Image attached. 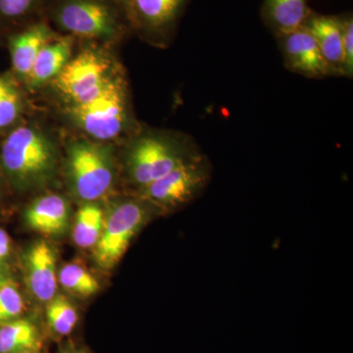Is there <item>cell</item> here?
Segmentation results:
<instances>
[{
  "label": "cell",
  "instance_id": "4",
  "mask_svg": "<svg viewBox=\"0 0 353 353\" xmlns=\"http://www.w3.org/2000/svg\"><path fill=\"white\" fill-rule=\"evenodd\" d=\"M72 119L92 139L110 141L123 132L127 122L126 88L122 79L111 77L90 101L73 104Z\"/></svg>",
  "mask_w": 353,
  "mask_h": 353
},
{
  "label": "cell",
  "instance_id": "27",
  "mask_svg": "<svg viewBox=\"0 0 353 353\" xmlns=\"http://www.w3.org/2000/svg\"><path fill=\"white\" fill-rule=\"evenodd\" d=\"M6 283H7V280H6V277H4V276L2 275L1 273H0V288H1L2 285L6 284Z\"/></svg>",
  "mask_w": 353,
  "mask_h": 353
},
{
  "label": "cell",
  "instance_id": "15",
  "mask_svg": "<svg viewBox=\"0 0 353 353\" xmlns=\"http://www.w3.org/2000/svg\"><path fill=\"white\" fill-rule=\"evenodd\" d=\"M73 37L54 39L46 44L41 50L31 73L27 77L28 85L32 88L41 87L50 80H54L71 57Z\"/></svg>",
  "mask_w": 353,
  "mask_h": 353
},
{
  "label": "cell",
  "instance_id": "20",
  "mask_svg": "<svg viewBox=\"0 0 353 353\" xmlns=\"http://www.w3.org/2000/svg\"><path fill=\"white\" fill-rule=\"evenodd\" d=\"M23 109L22 94L12 77L0 75V130L10 127Z\"/></svg>",
  "mask_w": 353,
  "mask_h": 353
},
{
  "label": "cell",
  "instance_id": "16",
  "mask_svg": "<svg viewBox=\"0 0 353 353\" xmlns=\"http://www.w3.org/2000/svg\"><path fill=\"white\" fill-rule=\"evenodd\" d=\"M43 347V334L32 320L19 317L0 325V353L41 352Z\"/></svg>",
  "mask_w": 353,
  "mask_h": 353
},
{
  "label": "cell",
  "instance_id": "17",
  "mask_svg": "<svg viewBox=\"0 0 353 353\" xmlns=\"http://www.w3.org/2000/svg\"><path fill=\"white\" fill-rule=\"evenodd\" d=\"M309 14L308 0H265V21L278 37L303 27Z\"/></svg>",
  "mask_w": 353,
  "mask_h": 353
},
{
  "label": "cell",
  "instance_id": "21",
  "mask_svg": "<svg viewBox=\"0 0 353 353\" xmlns=\"http://www.w3.org/2000/svg\"><path fill=\"white\" fill-rule=\"evenodd\" d=\"M59 282L65 289L79 296H92L101 289L99 281L83 266L76 263L62 267L59 272Z\"/></svg>",
  "mask_w": 353,
  "mask_h": 353
},
{
  "label": "cell",
  "instance_id": "29",
  "mask_svg": "<svg viewBox=\"0 0 353 353\" xmlns=\"http://www.w3.org/2000/svg\"><path fill=\"white\" fill-rule=\"evenodd\" d=\"M20 353H41V352H20Z\"/></svg>",
  "mask_w": 353,
  "mask_h": 353
},
{
  "label": "cell",
  "instance_id": "9",
  "mask_svg": "<svg viewBox=\"0 0 353 353\" xmlns=\"http://www.w3.org/2000/svg\"><path fill=\"white\" fill-rule=\"evenodd\" d=\"M188 0H126L128 19L139 31L152 36L168 34L175 27Z\"/></svg>",
  "mask_w": 353,
  "mask_h": 353
},
{
  "label": "cell",
  "instance_id": "5",
  "mask_svg": "<svg viewBox=\"0 0 353 353\" xmlns=\"http://www.w3.org/2000/svg\"><path fill=\"white\" fill-rule=\"evenodd\" d=\"M211 179V165L208 158L201 155L176 167L139 192L158 210H173L190 203L202 194Z\"/></svg>",
  "mask_w": 353,
  "mask_h": 353
},
{
  "label": "cell",
  "instance_id": "2",
  "mask_svg": "<svg viewBox=\"0 0 353 353\" xmlns=\"http://www.w3.org/2000/svg\"><path fill=\"white\" fill-rule=\"evenodd\" d=\"M124 7L114 0H52L51 19L69 36L111 39L124 31Z\"/></svg>",
  "mask_w": 353,
  "mask_h": 353
},
{
  "label": "cell",
  "instance_id": "19",
  "mask_svg": "<svg viewBox=\"0 0 353 353\" xmlns=\"http://www.w3.org/2000/svg\"><path fill=\"white\" fill-rule=\"evenodd\" d=\"M48 330L57 338H65L75 331L79 323L78 311L63 296L53 297L46 311Z\"/></svg>",
  "mask_w": 353,
  "mask_h": 353
},
{
  "label": "cell",
  "instance_id": "14",
  "mask_svg": "<svg viewBox=\"0 0 353 353\" xmlns=\"http://www.w3.org/2000/svg\"><path fill=\"white\" fill-rule=\"evenodd\" d=\"M26 222L39 233L48 236L62 234L68 227V203L59 194L41 197L26 211Z\"/></svg>",
  "mask_w": 353,
  "mask_h": 353
},
{
  "label": "cell",
  "instance_id": "13",
  "mask_svg": "<svg viewBox=\"0 0 353 353\" xmlns=\"http://www.w3.org/2000/svg\"><path fill=\"white\" fill-rule=\"evenodd\" d=\"M306 29L314 37L323 58L332 74L343 75V24L336 16L309 14L305 21Z\"/></svg>",
  "mask_w": 353,
  "mask_h": 353
},
{
  "label": "cell",
  "instance_id": "28",
  "mask_svg": "<svg viewBox=\"0 0 353 353\" xmlns=\"http://www.w3.org/2000/svg\"><path fill=\"white\" fill-rule=\"evenodd\" d=\"M114 1L117 2V3H119L120 6L124 7L125 9V2H126V0H114Z\"/></svg>",
  "mask_w": 353,
  "mask_h": 353
},
{
  "label": "cell",
  "instance_id": "26",
  "mask_svg": "<svg viewBox=\"0 0 353 353\" xmlns=\"http://www.w3.org/2000/svg\"><path fill=\"white\" fill-rule=\"evenodd\" d=\"M59 353H90L88 350H85V348L83 347H70L65 348V350H62Z\"/></svg>",
  "mask_w": 353,
  "mask_h": 353
},
{
  "label": "cell",
  "instance_id": "24",
  "mask_svg": "<svg viewBox=\"0 0 353 353\" xmlns=\"http://www.w3.org/2000/svg\"><path fill=\"white\" fill-rule=\"evenodd\" d=\"M343 24V75L352 77L353 73V21L352 17L341 19Z\"/></svg>",
  "mask_w": 353,
  "mask_h": 353
},
{
  "label": "cell",
  "instance_id": "25",
  "mask_svg": "<svg viewBox=\"0 0 353 353\" xmlns=\"http://www.w3.org/2000/svg\"><path fill=\"white\" fill-rule=\"evenodd\" d=\"M10 239L6 231L0 229V264L7 259L10 252Z\"/></svg>",
  "mask_w": 353,
  "mask_h": 353
},
{
  "label": "cell",
  "instance_id": "12",
  "mask_svg": "<svg viewBox=\"0 0 353 353\" xmlns=\"http://www.w3.org/2000/svg\"><path fill=\"white\" fill-rule=\"evenodd\" d=\"M54 39L52 30L43 21L32 23L23 31L14 34L10 41L14 71L27 79L43 46Z\"/></svg>",
  "mask_w": 353,
  "mask_h": 353
},
{
  "label": "cell",
  "instance_id": "7",
  "mask_svg": "<svg viewBox=\"0 0 353 353\" xmlns=\"http://www.w3.org/2000/svg\"><path fill=\"white\" fill-rule=\"evenodd\" d=\"M148 201H127L118 204L104 222L94 257L102 268H113L126 252L136 234L150 219Z\"/></svg>",
  "mask_w": 353,
  "mask_h": 353
},
{
  "label": "cell",
  "instance_id": "1",
  "mask_svg": "<svg viewBox=\"0 0 353 353\" xmlns=\"http://www.w3.org/2000/svg\"><path fill=\"white\" fill-rule=\"evenodd\" d=\"M0 158L7 176L22 189L48 182L57 165V153L50 139L30 126L17 128L4 139Z\"/></svg>",
  "mask_w": 353,
  "mask_h": 353
},
{
  "label": "cell",
  "instance_id": "8",
  "mask_svg": "<svg viewBox=\"0 0 353 353\" xmlns=\"http://www.w3.org/2000/svg\"><path fill=\"white\" fill-rule=\"evenodd\" d=\"M110 78L108 60L95 50H85L67 62L53 83L73 104H81L99 94Z\"/></svg>",
  "mask_w": 353,
  "mask_h": 353
},
{
  "label": "cell",
  "instance_id": "3",
  "mask_svg": "<svg viewBox=\"0 0 353 353\" xmlns=\"http://www.w3.org/2000/svg\"><path fill=\"white\" fill-rule=\"evenodd\" d=\"M201 155L199 150L185 141L161 134H145L137 139L130 150L128 171L139 192Z\"/></svg>",
  "mask_w": 353,
  "mask_h": 353
},
{
  "label": "cell",
  "instance_id": "6",
  "mask_svg": "<svg viewBox=\"0 0 353 353\" xmlns=\"http://www.w3.org/2000/svg\"><path fill=\"white\" fill-rule=\"evenodd\" d=\"M68 175L79 199L90 202L105 196L114 181L110 155L103 146L78 141L70 146Z\"/></svg>",
  "mask_w": 353,
  "mask_h": 353
},
{
  "label": "cell",
  "instance_id": "11",
  "mask_svg": "<svg viewBox=\"0 0 353 353\" xmlns=\"http://www.w3.org/2000/svg\"><path fill=\"white\" fill-rule=\"evenodd\" d=\"M27 283L39 301H51L57 294V253L50 243L39 241L28 250L25 259Z\"/></svg>",
  "mask_w": 353,
  "mask_h": 353
},
{
  "label": "cell",
  "instance_id": "18",
  "mask_svg": "<svg viewBox=\"0 0 353 353\" xmlns=\"http://www.w3.org/2000/svg\"><path fill=\"white\" fill-rule=\"evenodd\" d=\"M103 212L95 204L88 203L79 209L74 226L73 238L80 248H94L104 227Z\"/></svg>",
  "mask_w": 353,
  "mask_h": 353
},
{
  "label": "cell",
  "instance_id": "10",
  "mask_svg": "<svg viewBox=\"0 0 353 353\" xmlns=\"http://www.w3.org/2000/svg\"><path fill=\"white\" fill-rule=\"evenodd\" d=\"M282 43L285 62L292 71L310 78L331 75L314 37L305 26L279 37Z\"/></svg>",
  "mask_w": 353,
  "mask_h": 353
},
{
  "label": "cell",
  "instance_id": "22",
  "mask_svg": "<svg viewBox=\"0 0 353 353\" xmlns=\"http://www.w3.org/2000/svg\"><path fill=\"white\" fill-rule=\"evenodd\" d=\"M24 308V301L15 285L7 282L0 288V325L19 318Z\"/></svg>",
  "mask_w": 353,
  "mask_h": 353
},
{
  "label": "cell",
  "instance_id": "23",
  "mask_svg": "<svg viewBox=\"0 0 353 353\" xmlns=\"http://www.w3.org/2000/svg\"><path fill=\"white\" fill-rule=\"evenodd\" d=\"M46 0H0V19L20 21L38 11Z\"/></svg>",
  "mask_w": 353,
  "mask_h": 353
}]
</instances>
